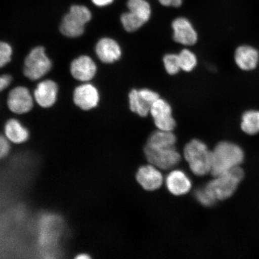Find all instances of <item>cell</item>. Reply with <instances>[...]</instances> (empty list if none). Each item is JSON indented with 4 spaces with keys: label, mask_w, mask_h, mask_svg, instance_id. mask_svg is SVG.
Here are the masks:
<instances>
[{
    "label": "cell",
    "mask_w": 259,
    "mask_h": 259,
    "mask_svg": "<svg viewBox=\"0 0 259 259\" xmlns=\"http://www.w3.org/2000/svg\"><path fill=\"white\" fill-rule=\"evenodd\" d=\"M244 159V151L238 145L230 142H221L212 151V167L213 177L227 172L239 166Z\"/></svg>",
    "instance_id": "6da1fadb"
},
{
    "label": "cell",
    "mask_w": 259,
    "mask_h": 259,
    "mask_svg": "<svg viewBox=\"0 0 259 259\" xmlns=\"http://www.w3.org/2000/svg\"><path fill=\"white\" fill-rule=\"evenodd\" d=\"M214 177V179L210 181L204 189L217 202L228 199L235 193L244 177V171L241 167L237 166Z\"/></svg>",
    "instance_id": "7a4b0ae2"
},
{
    "label": "cell",
    "mask_w": 259,
    "mask_h": 259,
    "mask_svg": "<svg viewBox=\"0 0 259 259\" xmlns=\"http://www.w3.org/2000/svg\"><path fill=\"white\" fill-rule=\"evenodd\" d=\"M92 11L87 6L74 3L61 19L60 30L65 36L79 37L83 34L85 25L92 20Z\"/></svg>",
    "instance_id": "3957f363"
},
{
    "label": "cell",
    "mask_w": 259,
    "mask_h": 259,
    "mask_svg": "<svg viewBox=\"0 0 259 259\" xmlns=\"http://www.w3.org/2000/svg\"><path fill=\"white\" fill-rule=\"evenodd\" d=\"M184 155L196 176H205L211 171L212 151L203 142L198 139L191 141L184 148Z\"/></svg>",
    "instance_id": "277c9868"
},
{
    "label": "cell",
    "mask_w": 259,
    "mask_h": 259,
    "mask_svg": "<svg viewBox=\"0 0 259 259\" xmlns=\"http://www.w3.org/2000/svg\"><path fill=\"white\" fill-rule=\"evenodd\" d=\"M52 62L44 47H35L30 51L24 62V73L32 80L41 78L50 72Z\"/></svg>",
    "instance_id": "5b68a950"
},
{
    "label": "cell",
    "mask_w": 259,
    "mask_h": 259,
    "mask_svg": "<svg viewBox=\"0 0 259 259\" xmlns=\"http://www.w3.org/2000/svg\"><path fill=\"white\" fill-rule=\"evenodd\" d=\"M144 152L148 162L162 170H169L177 166L181 155L176 147L154 149L145 147Z\"/></svg>",
    "instance_id": "8992f818"
},
{
    "label": "cell",
    "mask_w": 259,
    "mask_h": 259,
    "mask_svg": "<svg viewBox=\"0 0 259 259\" xmlns=\"http://www.w3.org/2000/svg\"><path fill=\"white\" fill-rule=\"evenodd\" d=\"M150 113L155 126L160 131L173 132L176 127V119L172 115L170 105L162 99H158L151 105Z\"/></svg>",
    "instance_id": "52a82bcc"
},
{
    "label": "cell",
    "mask_w": 259,
    "mask_h": 259,
    "mask_svg": "<svg viewBox=\"0 0 259 259\" xmlns=\"http://www.w3.org/2000/svg\"><path fill=\"white\" fill-rule=\"evenodd\" d=\"M8 106L16 114L30 112L33 107V98L30 91L24 87H17L11 90L8 96Z\"/></svg>",
    "instance_id": "ba28073f"
},
{
    "label": "cell",
    "mask_w": 259,
    "mask_h": 259,
    "mask_svg": "<svg viewBox=\"0 0 259 259\" xmlns=\"http://www.w3.org/2000/svg\"><path fill=\"white\" fill-rule=\"evenodd\" d=\"M74 104L83 111L96 108L100 102L98 90L92 84L86 83L76 87L73 93Z\"/></svg>",
    "instance_id": "9c48e42d"
},
{
    "label": "cell",
    "mask_w": 259,
    "mask_h": 259,
    "mask_svg": "<svg viewBox=\"0 0 259 259\" xmlns=\"http://www.w3.org/2000/svg\"><path fill=\"white\" fill-rule=\"evenodd\" d=\"M171 27L174 31V40L177 43L188 47L196 44L198 36L189 19L178 18L173 21Z\"/></svg>",
    "instance_id": "30bf717a"
},
{
    "label": "cell",
    "mask_w": 259,
    "mask_h": 259,
    "mask_svg": "<svg viewBox=\"0 0 259 259\" xmlns=\"http://www.w3.org/2000/svg\"><path fill=\"white\" fill-rule=\"evenodd\" d=\"M97 65L92 58L82 56L74 59L70 65V73L74 79L81 82L92 80L97 73Z\"/></svg>",
    "instance_id": "8fae6325"
},
{
    "label": "cell",
    "mask_w": 259,
    "mask_h": 259,
    "mask_svg": "<svg viewBox=\"0 0 259 259\" xmlns=\"http://www.w3.org/2000/svg\"><path fill=\"white\" fill-rule=\"evenodd\" d=\"M137 180L141 186L147 191L157 190L163 183V177L160 170L151 164L139 168Z\"/></svg>",
    "instance_id": "7c38bea8"
},
{
    "label": "cell",
    "mask_w": 259,
    "mask_h": 259,
    "mask_svg": "<svg viewBox=\"0 0 259 259\" xmlns=\"http://www.w3.org/2000/svg\"><path fill=\"white\" fill-rule=\"evenodd\" d=\"M96 53L103 63L111 64L120 59L122 50L117 41L111 38L104 37L97 42Z\"/></svg>",
    "instance_id": "4fadbf2b"
},
{
    "label": "cell",
    "mask_w": 259,
    "mask_h": 259,
    "mask_svg": "<svg viewBox=\"0 0 259 259\" xmlns=\"http://www.w3.org/2000/svg\"><path fill=\"white\" fill-rule=\"evenodd\" d=\"M58 93L57 84L52 80H45L38 84L34 91L35 102L42 108H48L56 102Z\"/></svg>",
    "instance_id": "5bb4252c"
},
{
    "label": "cell",
    "mask_w": 259,
    "mask_h": 259,
    "mask_svg": "<svg viewBox=\"0 0 259 259\" xmlns=\"http://www.w3.org/2000/svg\"><path fill=\"white\" fill-rule=\"evenodd\" d=\"M166 185L174 195L181 196L189 192L192 188V181L183 171L174 170L167 176Z\"/></svg>",
    "instance_id": "9a60e30c"
},
{
    "label": "cell",
    "mask_w": 259,
    "mask_h": 259,
    "mask_svg": "<svg viewBox=\"0 0 259 259\" xmlns=\"http://www.w3.org/2000/svg\"><path fill=\"white\" fill-rule=\"evenodd\" d=\"M5 135L11 143L22 144L28 140L30 132L18 119H11L5 125Z\"/></svg>",
    "instance_id": "2e32d148"
},
{
    "label": "cell",
    "mask_w": 259,
    "mask_h": 259,
    "mask_svg": "<svg viewBox=\"0 0 259 259\" xmlns=\"http://www.w3.org/2000/svg\"><path fill=\"white\" fill-rule=\"evenodd\" d=\"M235 60L236 64L242 70H253L258 63V53L254 48L242 46L236 50Z\"/></svg>",
    "instance_id": "e0dca14e"
},
{
    "label": "cell",
    "mask_w": 259,
    "mask_h": 259,
    "mask_svg": "<svg viewBox=\"0 0 259 259\" xmlns=\"http://www.w3.org/2000/svg\"><path fill=\"white\" fill-rule=\"evenodd\" d=\"M177 138L172 132H167L158 130L149 137L146 147L154 148H167L175 147Z\"/></svg>",
    "instance_id": "ac0fdd59"
},
{
    "label": "cell",
    "mask_w": 259,
    "mask_h": 259,
    "mask_svg": "<svg viewBox=\"0 0 259 259\" xmlns=\"http://www.w3.org/2000/svg\"><path fill=\"white\" fill-rule=\"evenodd\" d=\"M128 101L130 109L133 112L142 117H145L150 113L151 106L142 98L139 90L134 89L130 92Z\"/></svg>",
    "instance_id": "d6986e66"
},
{
    "label": "cell",
    "mask_w": 259,
    "mask_h": 259,
    "mask_svg": "<svg viewBox=\"0 0 259 259\" xmlns=\"http://www.w3.org/2000/svg\"><path fill=\"white\" fill-rule=\"evenodd\" d=\"M129 12L137 16L145 24L149 21L151 14L150 4L146 0H128Z\"/></svg>",
    "instance_id": "ffe728a7"
},
{
    "label": "cell",
    "mask_w": 259,
    "mask_h": 259,
    "mask_svg": "<svg viewBox=\"0 0 259 259\" xmlns=\"http://www.w3.org/2000/svg\"><path fill=\"white\" fill-rule=\"evenodd\" d=\"M241 127L245 134L254 135L259 133V111L246 112L242 117Z\"/></svg>",
    "instance_id": "44dd1931"
},
{
    "label": "cell",
    "mask_w": 259,
    "mask_h": 259,
    "mask_svg": "<svg viewBox=\"0 0 259 259\" xmlns=\"http://www.w3.org/2000/svg\"><path fill=\"white\" fill-rule=\"evenodd\" d=\"M181 70L190 72L195 68L197 64L196 55L188 49H184L178 54Z\"/></svg>",
    "instance_id": "7402d4cb"
},
{
    "label": "cell",
    "mask_w": 259,
    "mask_h": 259,
    "mask_svg": "<svg viewBox=\"0 0 259 259\" xmlns=\"http://www.w3.org/2000/svg\"><path fill=\"white\" fill-rule=\"evenodd\" d=\"M121 22L124 30L129 32L138 30L145 24L143 21L129 11L121 15Z\"/></svg>",
    "instance_id": "603a6c76"
},
{
    "label": "cell",
    "mask_w": 259,
    "mask_h": 259,
    "mask_svg": "<svg viewBox=\"0 0 259 259\" xmlns=\"http://www.w3.org/2000/svg\"><path fill=\"white\" fill-rule=\"evenodd\" d=\"M163 64L166 72L170 75H175L181 70L178 54H167L163 57Z\"/></svg>",
    "instance_id": "cb8c5ba5"
},
{
    "label": "cell",
    "mask_w": 259,
    "mask_h": 259,
    "mask_svg": "<svg viewBox=\"0 0 259 259\" xmlns=\"http://www.w3.org/2000/svg\"><path fill=\"white\" fill-rule=\"evenodd\" d=\"M13 54L11 45L0 41V68L5 67L11 61Z\"/></svg>",
    "instance_id": "d4e9b609"
},
{
    "label": "cell",
    "mask_w": 259,
    "mask_h": 259,
    "mask_svg": "<svg viewBox=\"0 0 259 259\" xmlns=\"http://www.w3.org/2000/svg\"><path fill=\"white\" fill-rule=\"evenodd\" d=\"M195 197L197 201L202 204V205L205 206H211L214 205L216 202L211 197H210L208 193L206 192L205 189H200L196 191Z\"/></svg>",
    "instance_id": "484cf974"
},
{
    "label": "cell",
    "mask_w": 259,
    "mask_h": 259,
    "mask_svg": "<svg viewBox=\"0 0 259 259\" xmlns=\"http://www.w3.org/2000/svg\"><path fill=\"white\" fill-rule=\"evenodd\" d=\"M139 92L142 98L151 106L153 105L157 99L160 98L158 94L151 90L143 89L139 90Z\"/></svg>",
    "instance_id": "4316f807"
},
{
    "label": "cell",
    "mask_w": 259,
    "mask_h": 259,
    "mask_svg": "<svg viewBox=\"0 0 259 259\" xmlns=\"http://www.w3.org/2000/svg\"><path fill=\"white\" fill-rule=\"evenodd\" d=\"M11 144L5 135L0 134V160L3 159L9 154Z\"/></svg>",
    "instance_id": "83f0119b"
},
{
    "label": "cell",
    "mask_w": 259,
    "mask_h": 259,
    "mask_svg": "<svg viewBox=\"0 0 259 259\" xmlns=\"http://www.w3.org/2000/svg\"><path fill=\"white\" fill-rule=\"evenodd\" d=\"M12 82V77L9 74L0 76V92L7 89Z\"/></svg>",
    "instance_id": "f1b7e54d"
},
{
    "label": "cell",
    "mask_w": 259,
    "mask_h": 259,
    "mask_svg": "<svg viewBox=\"0 0 259 259\" xmlns=\"http://www.w3.org/2000/svg\"><path fill=\"white\" fill-rule=\"evenodd\" d=\"M158 1L163 6L178 8L182 5L183 0H158Z\"/></svg>",
    "instance_id": "f546056e"
},
{
    "label": "cell",
    "mask_w": 259,
    "mask_h": 259,
    "mask_svg": "<svg viewBox=\"0 0 259 259\" xmlns=\"http://www.w3.org/2000/svg\"><path fill=\"white\" fill-rule=\"evenodd\" d=\"M114 0H91L93 4L98 8H104L111 5Z\"/></svg>",
    "instance_id": "4dcf8cb0"
},
{
    "label": "cell",
    "mask_w": 259,
    "mask_h": 259,
    "mask_svg": "<svg viewBox=\"0 0 259 259\" xmlns=\"http://www.w3.org/2000/svg\"><path fill=\"white\" fill-rule=\"evenodd\" d=\"M90 258V256L89 254H79L76 255V258L77 259H89Z\"/></svg>",
    "instance_id": "1f68e13d"
}]
</instances>
